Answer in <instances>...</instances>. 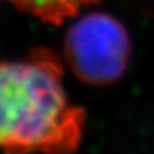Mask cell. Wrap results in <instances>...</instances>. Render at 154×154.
Returning <instances> with one entry per match:
<instances>
[{
	"instance_id": "6da1fadb",
	"label": "cell",
	"mask_w": 154,
	"mask_h": 154,
	"mask_svg": "<svg viewBox=\"0 0 154 154\" xmlns=\"http://www.w3.org/2000/svg\"><path fill=\"white\" fill-rule=\"evenodd\" d=\"M86 114L63 86V63L36 47L22 60L0 61V150L3 154H70Z\"/></svg>"
},
{
	"instance_id": "7a4b0ae2",
	"label": "cell",
	"mask_w": 154,
	"mask_h": 154,
	"mask_svg": "<svg viewBox=\"0 0 154 154\" xmlns=\"http://www.w3.org/2000/svg\"><path fill=\"white\" fill-rule=\"evenodd\" d=\"M63 53L79 80L106 86L126 73L131 57V40L119 19L109 13L91 11L69 27Z\"/></svg>"
},
{
	"instance_id": "3957f363",
	"label": "cell",
	"mask_w": 154,
	"mask_h": 154,
	"mask_svg": "<svg viewBox=\"0 0 154 154\" xmlns=\"http://www.w3.org/2000/svg\"><path fill=\"white\" fill-rule=\"evenodd\" d=\"M20 11L49 24H63L73 19L84 7L97 3L99 0H7Z\"/></svg>"
}]
</instances>
